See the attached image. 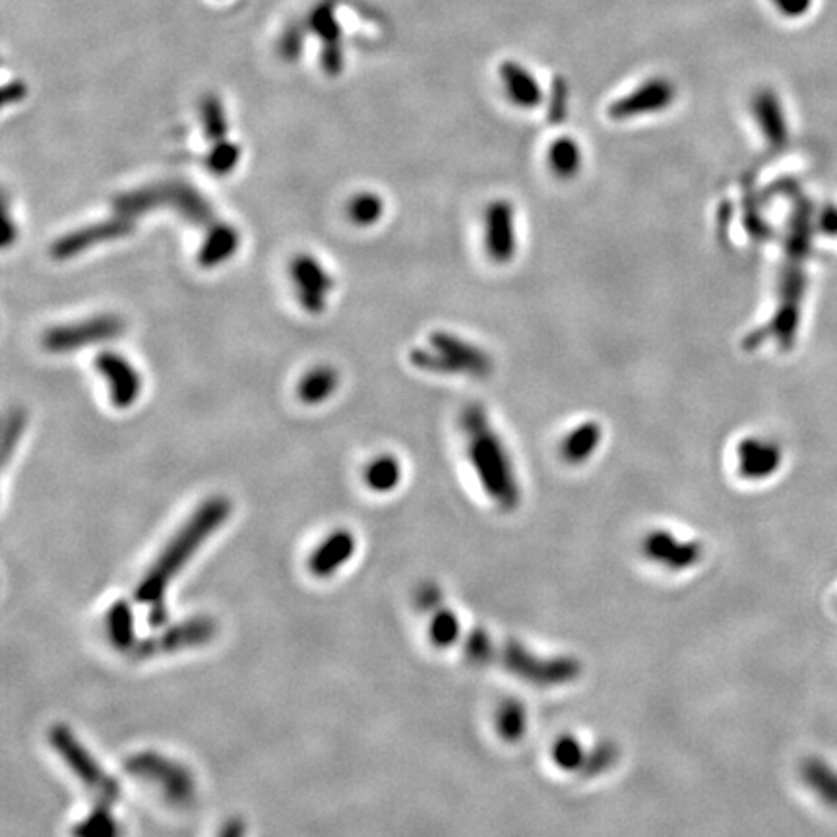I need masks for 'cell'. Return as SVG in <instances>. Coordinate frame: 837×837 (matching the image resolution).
<instances>
[{"label": "cell", "instance_id": "obj_23", "mask_svg": "<svg viewBox=\"0 0 837 837\" xmlns=\"http://www.w3.org/2000/svg\"><path fill=\"white\" fill-rule=\"evenodd\" d=\"M351 551H353V539L347 533H338L328 543H324L322 549L316 553L314 568L318 572H328L349 557Z\"/></svg>", "mask_w": 837, "mask_h": 837}, {"label": "cell", "instance_id": "obj_27", "mask_svg": "<svg viewBox=\"0 0 837 837\" xmlns=\"http://www.w3.org/2000/svg\"><path fill=\"white\" fill-rule=\"evenodd\" d=\"M469 655L481 663H487L495 655V646L485 632L473 634V638L469 640Z\"/></svg>", "mask_w": 837, "mask_h": 837}, {"label": "cell", "instance_id": "obj_14", "mask_svg": "<svg viewBox=\"0 0 837 837\" xmlns=\"http://www.w3.org/2000/svg\"><path fill=\"white\" fill-rule=\"evenodd\" d=\"M739 471L744 479H766L779 465V452L774 444L758 438H746L737 450Z\"/></svg>", "mask_w": 837, "mask_h": 837}, {"label": "cell", "instance_id": "obj_26", "mask_svg": "<svg viewBox=\"0 0 837 837\" xmlns=\"http://www.w3.org/2000/svg\"><path fill=\"white\" fill-rule=\"evenodd\" d=\"M24 425H26V415L18 409H14L2 427V452H4V462H8L12 450L16 448L20 434L24 433Z\"/></svg>", "mask_w": 837, "mask_h": 837}, {"label": "cell", "instance_id": "obj_11", "mask_svg": "<svg viewBox=\"0 0 837 837\" xmlns=\"http://www.w3.org/2000/svg\"><path fill=\"white\" fill-rule=\"evenodd\" d=\"M95 369L105 378L109 400L117 409H128L142 394V374L115 351H103L95 357Z\"/></svg>", "mask_w": 837, "mask_h": 837}, {"label": "cell", "instance_id": "obj_2", "mask_svg": "<svg viewBox=\"0 0 837 837\" xmlns=\"http://www.w3.org/2000/svg\"><path fill=\"white\" fill-rule=\"evenodd\" d=\"M229 510H231L229 500L221 496L204 502L188 520V524L175 535L169 547L163 551L154 570L150 572L152 576L142 584L138 597H142L144 601L159 599L167 580L185 564L188 557L216 531L217 527L225 522V518L229 516Z\"/></svg>", "mask_w": 837, "mask_h": 837}, {"label": "cell", "instance_id": "obj_13", "mask_svg": "<svg viewBox=\"0 0 837 837\" xmlns=\"http://www.w3.org/2000/svg\"><path fill=\"white\" fill-rule=\"evenodd\" d=\"M498 80L510 105L522 111H533L543 101V86L537 74L524 62L504 61L498 66Z\"/></svg>", "mask_w": 837, "mask_h": 837}, {"label": "cell", "instance_id": "obj_25", "mask_svg": "<svg viewBox=\"0 0 837 837\" xmlns=\"http://www.w3.org/2000/svg\"><path fill=\"white\" fill-rule=\"evenodd\" d=\"M347 212H349V217H351L353 223L367 227V225H372L380 219L382 212H384V202L376 194L365 192V194L355 196L349 202Z\"/></svg>", "mask_w": 837, "mask_h": 837}, {"label": "cell", "instance_id": "obj_4", "mask_svg": "<svg viewBox=\"0 0 837 837\" xmlns=\"http://www.w3.org/2000/svg\"><path fill=\"white\" fill-rule=\"evenodd\" d=\"M411 361L434 372H467L481 376L489 369V359L473 345L458 340L452 334H434L431 349H419L411 353Z\"/></svg>", "mask_w": 837, "mask_h": 837}, {"label": "cell", "instance_id": "obj_18", "mask_svg": "<svg viewBox=\"0 0 837 837\" xmlns=\"http://www.w3.org/2000/svg\"><path fill=\"white\" fill-rule=\"evenodd\" d=\"M529 713L520 700L508 698L498 704L495 712V731L506 743H518L526 737Z\"/></svg>", "mask_w": 837, "mask_h": 837}, {"label": "cell", "instance_id": "obj_22", "mask_svg": "<svg viewBox=\"0 0 837 837\" xmlns=\"http://www.w3.org/2000/svg\"><path fill=\"white\" fill-rule=\"evenodd\" d=\"M402 479V465L394 456H380L369 464L365 471V481L372 491L386 493L398 487Z\"/></svg>", "mask_w": 837, "mask_h": 837}, {"label": "cell", "instance_id": "obj_7", "mask_svg": "<svg viewBox=\"0 0 837 837\" xmlns=\"http://www.w3.org/2000/svg\"><path fill=\"white\" fill-rule=\"evenodd\" d=\"M504 663L510 673L535 686H558L570 682L576 679L580 669L572 657H543L516 642H510Z\"/></svg>", "mask_w": 837, "mask_h": 837}, {"label": "cell", "instance_id": "obj_21", "mask_svg": "<svg viewBox=\"0 0 837 837\" xmlns=\"http://www.w3.org/2000/svg\"><path fill=\"white\" fill-rule=\"evenodd\" d=\"M589 752L584 743L570 733H564L555 739L551 746V760L560 772H580L588 764Z\"/></svg>", "mask_w": 837, "mask_h": 837}, {"label": "cell", "instance_id": "obj_10", "mask_svg": "<svg viewBox=\"0 0 837 837\" xmlns=\"http://www.w3.org/2000/svg\"><path fill=\"white\" fill-rule=\"evenodd\" d=\"M483 245L489 258L498 264H506L518 250L516 212L508 200H495L483 217Z\"/></svg>", "mask_w": 837, "mask_h": 837}, {"label": "cell", "instance_id": "obj_5", "mask_svg": "<svg viewBox=\"0 0 837 837\" xmlns=\"http://www.w3.org/2000/svg\"><path fill=\"white\" fill-rule=\"evenodd\" d=\"M124 332V320L117 314H97L82 322L57 326L43 336V347L51 353H72L115 340Z\"/></svg>", "mask_w": 837, "mask_h": 837}, {"label": "cell", "instance_id": "obj_15", "mask_svg": "<svg viewBox=\"0 0 837 837\" xmlns=\"http://www.w3.org/2000/svg\"><path fill=\"white\" fill-rule=\"evenodd\" d=\"M237 247H239L237 229L225 223H216L200 247L198 264L202 268L221 266L225 260H229L237 252Z\"/></svg>", "mask_w": 837, "mask_h": 837}, {"label": "cell", "instance_id": "obj_9", "mask_svg": "<svg viewBox=\"0 0 837 837\" xmlns=\"http://www.w3.org/2000/svg\"><path fill=\"white\" fill-rule=\"evenodd\" d=\"M134 229H136L134 219L115 214V217H111V219L93 223V225L82 227L78 231H72V233L64 235L53 245L51 254L57 260H70V258L80 256L86 250L97 247V245L128 237V235L134 233Z\"/></svg>", "mask_w": 837, "mask_h": 837}, {"label": "cell", "instance_id": "obj_20", "mask_svg": "<svg viewBox=\"0 0 837 837\" xmlns=\"http://www.w3.org/2000/svg\"><path fill=\"white\" fill-rule=\"evenodd\" d=\"M340 376L332 367H316L307 372L299 384V398L309 405L328 400L338 388Z\"/></svg>", "mask_w": 837, "mask_h": 837}, {"label": "cell", "instance_id": "obj_16", "mask_svg": "<svg viewBox=\"0 0 837 837\" xmlns=\"http://www.w3.org/2000/svg\"><path fill=\"white\" fill-rule=\"evenodd\" d=\"M547 165L558 179L562 181L574 179L584 165L582 146L578 144L576 138L558 136L547 150Z\"/></svg>", "mask_w": 837, "mask_h": 837}, {"label": "cell", "instance_id": "obj_24", "mask_svg": "<svg viewBox=\"0 0 837 837\" xmlns=\"http://www.w3.org/2000/svg\"><path fill=\"white\" fill-rule=\"evenodd\" d=\"M429 634H431V640H433L434 644L440 646V648H446V646L456 644L458 638H460V634H462L460 617L454 611H450V609H440L434 615L433 620H431Z\"/></svg>", "mask_w": 837, "mask_h": 837}, {"label": "cell", "instance_id": "obj_17", "mask_svg": "<svg viewBox=\"0 0 837 837\" xmlns=\"http://www.w3.org/2000/svg\"><path fill=\"white\" fill-rule=\"evenodd\" d=\"M601 438H603V434H601V427L597 423L589 421V423L578 425L576 429H572L570 433L564 436V440L560 444L562 458L568 464H584L599 448Z\"/></svg>", "mask_w": 837, "mask_h": 837}, {"label": "cell", "instance_id": "obj_3", "mask_svg": "<svg viewBox=\"0 0 837 837\" xmlns=\"http://www.w3.org/2000/svg\"><path fill=\"white\" fill-rule=\"evenodd\" d=\"M113 206L115 214L134 221L136 217L159 208H171L194 225H212L216 221L210 202L188 185L148 186L142 190H132L121 194Z\"/></svg>", "mask_w": 837, "mask_h": 837}, {"label": "cell", "instance_id": "obj_12", "mask_svg": "<svg viewBox=\"0 0 837 837\" xmlns=\"http://www.w3.org/2000/svg\"><path fill=\"white\" fill-rule=\"evenodd\" d=\"M291 279L297 287V297L309 314H322L328 305V295L334 279L324 266L309 254H301L291 262Z\"/></svg>", "mask_w": 837, "mask_h": 837}, {"label": "cell", "instance_id": "obj_28", "mask_svg": "<svg viewBox=\"0 0 837 837\" xmlns=\"http://www.w3.org/2000/svg\"><path fill=\"white\" fill-rule=\"evenodd\" d=\"M225 837H239V836H235V834H233V836H225Z\"/></svg>", "mask_w": 837, "mask_h": 837}, {"label": "cell", "instance_id": "obj_6", "mask_svg": "<svg viewBox=\"0 0 837 837\" xmlns=\"http://www.w3.org/2000/svg\"><path fill=\"white\" fill-rule=\"evenodd\" d=\"M677 99L675 84L665 76H650L609 105V117L632 121L667 111Z\"/></svg>", "mask_w": 837, "mask_h": 837}, {"label": "cell", "instance_id": "obj_1", "mask_svg": "<svg viewBox=\"0 0 837 837\" xmlns=\"http://www.w3.org/2000/svg\"><path fill=\"white\" fill-rule=\"evenodd\" d=\"M462 425L469 436V462L485 495L489 496L498 508L514 510L520 502V485L508 450L502 444L500 436L491 429L483 409L479 407H469L465 411Z\"/></svg>", "mask_w": 837, "mask_h": 837}, {"label": "cell", "instance_id": "obj_8", "mask_svg": "<svg viewBox=\"0 0 837 837\" xmlns=\"http://www.w3.org/2000/svg\"><path fill=\"white\" fill-rule=\"evenodd\" d=\"M644 557L669 572H684L696 566L702 558L698 541L681 539L669 529H653L642 541Z\"/></svg>", "mask_w": 837, "mask_h": 837}, {"label": "cell", "instance_id": "obj_19", "mask_svg": "<svg viewBox=\"0 0 837 837\" xmlns=\"http://www.w3.org/2000/svg\"><path fill=\"white\" fill-rule=\"evenodd\" d=\"M801 775L814 795L828 805L837 806V772L832 766L824 760L810 758L803 764Z\"/></svg>", "mask_w": 837, "mask_h": 837}]
</instances>
